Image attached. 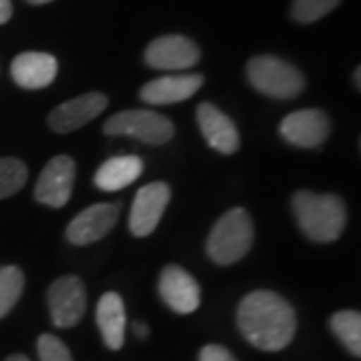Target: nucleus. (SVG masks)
Masks as SVG:
<instances>
[{
  "label": "nucleus",
  "mask_w": 361,
  "mask_h": 361,
  "mask_svg": "<svg viewBox=\"0 0 361 361\" xmlns=\"http://www.w3.org/2000/svg\"><path fill=\"white\" fill-rule=\"evenodd\" d=\"M77 179L75 159L68 155H56L44 165L35 187V199L42 205L61 209L68 203Z\"/></svg>",
  "instance_id": "423d86ee"
},
{
  "label": "nucleus",
  "mask_w": 361,
  "mask_h": 361,
  "mask_svg": "<svg viewBox=\"0 0 361 361\" xmlns=\"http://www.w3.org/2000/svg\"><path fill=\"white\" fill-rule=\"evenodd\" d=\"M199 361H237L231 353L221 345H205L201 349Z\"/></svg>",
  "instance_id": "b1692460"
},
{
  "label": "nucleus",
  "mask_w": 361,
  "mask_h": 361,
  "mask_svg": "<svg viewBox=\"0 0 361 361\" xmlns=\"http://www.w3.org/2000/svg\"><path fill=\"white\" fill-rule=\"evenodd\" d=\"M109 104V99L103 92H87L77 99L59 104L49 115V127L54 133H73L85 127L92 118L103 113Z\"/></svg>",
  "instance_id": "ddd939ff"
},
{
  "label": "nucleus",
  "mask_w": 361,
  "mask_h": 361,
  "mask_svg": "<svg viewBox=\"0 0 361 361\" xmlns=\"http://www.w3.org/2000/svg\"><path fill=\"white\" fill-rule=\"evenodd\" d=\"M121 215L118 203H94L80 211L66 227V239L73 245H90L113 231Z\"/></svg>",
  "instance_id": "1a4fd4ad"
},
{
  "label": "nucleus",
  "mask_w": 361,
  "mask_h": 361,
  "mask_svg": "<svg viewBox=\"0 0 361 361\" xmlns=\"http://www.w3.org/2000/svg\"><path fill=\"white\" fill-rule=\"evenodd\" d=\"M37 349H39L40 361H73L68 348L59 337L51 336V334H42L39 337Z\"/></svg>",
  "instance_id": "5701e85b"
},
{
  "label": "nucleus",
  "mask_w": 361,
  "mask_h": 361,
  "mask_svg": "<svg viewBox=\"0 0 361 361\" xmlns=\"http://www.w3.org/2000/svg\"><path fill=\"white\" fill-rule=\"evenodd\" d=\"M59 73V63L49 52H23L11 65V75L18 87L39 90L52 85Z\"/></svg>",
  "instance_id": "2eb2a0df"
},
{
  "label": "nucleus",
  "mask_w": 361,
  "mask_h": 361,
  "mask_svg": "<svg viewBox=\"0 0 361 361\" xmlns=\"http://www.w3.org/2000/svg\"><path fill=\"white\" fill-rule=\"evenodd\" d=\"M142 169H145V163H142L141 157L137 155H123L106 159L103 165L97 169V173H94V185L101 191H106V193L121 191V189L129 187L133 180H137L141 177Z\"/></svg>",
  "instance_id": "a211bd4d"
},
{
  "label": "nucleus",
  "mask_w": 361,
  "mask_h": 361,
  "mask_svg": "<svg viewBox=\"0 0 361 361\" xmlns=\"http://www.w3.org/2000/svg\"><path fill=\"white\" fill-rule=\"evenodd\" d=\"M30 4H47V2H52V0H26Z\"/></svg>",
  "instance_id": "c85d7f7f"
},
{
  "label": "nucleus",
  "mask_w": 361,
  "mask_h": 361,
  "mask_svg": "<svg viewBox=\"0 0 361 361\" xmlns=\"http://www.w3.org/2000/svg\"><path fill=\"white\" fill-rule=\"evenodd\" d=\"M237 327L247 341L261 351H281L295 337L297 317L283 297L259 289L239 303Z\"/></svg>",
  "instance_id": "f257e3e1"
},
{
  "label": "nucleus",
  "mask_w": 361,
  "mask_h": 361,
  "mask_svg": "<svg viewBox=\"0 0 361 361\" xmlns=\"http://www.w3.org/2000/svg\"><path fill=\"white\" fill-rule=\"evenodd\" d=\"M103 130L104 135H127L149 145H165L175 135V127L167 116L142 109H129L116 113L104 123Z\"/></svg>",
  "instance_id": "39448f33"
},
{
  "label": "nucleus",
  "mask_w": 361,
  "mask_h": 361,
  "mask_svg": "<svg viewBox=\"0 0 361 361\" xmlns=\"http://www.w3.org/2000/svg\"><path fill=\"white\" fill-rule=\"evenodd\" d=\"M199 47L180 35L155 39L145 51V63L157 71H187L199 63Z\"/></svg>",
  "instance_id": "9b49d317"
},
{
  "label": "nucleus",
  "mask_w": 361,
  "mask_h": 361,
  "mask_svg": "<svg viewBox=\"0 0 361 361\" xmlns=\"http://www.w3.org/2000/svg\"><path fill=\"white\" fill-rule=\"evenodd\" d=\"M13 16V4L11 0H0V25L8 23Z\"/></svg>",
  "instance_id": "393cba45"
},
{
  "label": "nucleus",
  "mask_w": 361,
  "mask_h": 361,
  "mask_svg": "<svg viewBox=\"0 0 361 361\" xmlns=\"http://www.w3.org/2000/svg\"><path fill=\"white\" fill-rule=\"evenodd\" d=\"M291 209L299 229L315 243H331L339 239L348 223L345 203L334 193L297 191L291 199Z\"/></svg>",
  "instance_id": "f03ea898"
},
{
  "label": "nucleus",
  "mask_w": 361,
  "mask_h": 361,
  "mask_svg": "<svg viewBox=\"0 0 361 361\" xmlns=\"http://www.w3.org/2000/svg\"><path fill=\"white\" fill-rule=\"evenodd\" d=\"M197 123L209 147L223 155H233L239 151V130L229 116L215 104L201 103L197 106Z\"/></svg>",
  "instance_id": "4468645a"
},
{
  "label": "nucleus",
  "mask_w": 361,
  "mask_h": 361,
  "mask_svg": "<svg viewBox=\"0 0 361 361\" xmlns=\"http://www.w3.org/2000/svg\"><path fill=\"white\" fill-rule=\"evenodd\" d=\"M25 289V275L14 265L0 267V319L6 317L18 303Z\"/></svg>",
  "instance_id": "aec40b11"
},
{
  "label": "nucleus",
  "mask_w": 361,
  "mask_h": 361,
  "mask_svg": "<svg viewBox=\"0 0 361 361\" xmlns=\"http://www.w3.org/2000/svg\"><path fill=\"white\" fill-rule=\"evenodd\" d=\"M171 201V187L163 180L145 185L137 191L130 209L129 229L135 237H147L155 231Z\"/></svg>",
  "instance_id": "6e6552de"
},
{
  "label": "nucleus",
  "mask_w": 361,
  "mask_h": 361,
  "mask_svg": "<svg viewBox=\"0 0 361 361\" xmlns=\"http://www.w3.org/2000/svg\"><path fill=\"white\" fill-rule=\"evenodd\" d=\"M255 227L245 209L235 207L221 217L207 239V255L217 265H233L253 247Z\"/></svg>",
  "instance_id": "7ed1b4c3"
},
{
  "label": "nucleus",
  "mask_w": 361,
  "mask_h": 361,
  "mask_svg": "<svg viewBox=\"0 0 361 361\" xmlns=\"http://www.w3.org/2000/svg\"><path fill=\"white\" fill-rule=\"evenodd\" d=\"M331 329L351 355H361V315L360 311H337L331 317Z\"/></svg>",
  "instance_id": "6ab92c4d"
},
{
  "label": "nucleus",
  "mask_w": 361,
  "mask_h": 361,
  "mask_svg": "<svg viewBox=\"0 0 361 361\" xmlns=\"http://www.w3.org/2000/svg\"><path fill=\"white\" fill-rule=\"evenodd\" d=\"M133 329H135V334H137V336L141 337H147L149 336V327H147V325H145V323H135V325H133Z\"/></svg>",
  "instance_id": "a878e982"
},
{
  "label": "nucleus",
  "mask_w": 361,
  "mask_h": 361,
  "mask_svg": "<svg viewBox=\"0 0 361 361\" xmlns=\"http://www.w3.org/2000/svg\"><path fill=\"white\" fill-rule=\"evenodd\" d=\"M28 169L14 157H2L0 159V199L13 197L26 185Z\"/></svg>",
  "instance_id": "412c9836"
},
{
  "label": "nucleus",
  "mask_w": 361,
  "mask_h": 361,
  "mask_svg": "<svg viewBox=\"0 0 361 361\" xmlns=\"http://www.w3.org/2000/svg\"><path fill=\"white\" fill-rule=\"evenodd\" d=\"M341 0H293L291 16L301 25H311L336 11Z\"/></svg>",
  "instance_id": "4be33fe9"
},
{
  "label": "nucleus",
  "mask_w": 361,
  "mask_h": 361,
  "mask_svg": "<svg viewBox=\"0 0 361 361\" xmlns=\"http://www.w3.org/2000/svg\"><path fill=\"white\" fill-rule=\"evenodd\" d=\"M97 325L101 329L104 345L109 349H121L125 345V329H127V315H125V303L123 297L109 291L99 299L97 305Z\"/></svg>",
  "instance_id": "f3484780"
},
{
  "label": "nucleus",
  "mask_w": 361,
  "mask_h": 361,
  "mask_svg": "<svg viewBox=\"0 0 361 361\" xmlns=\"http://www.w3.org/2000/svg\"><path fill=\"white\" fill-rule=\"evenodd\" d=\"M203 75H167L147 82L141 99L147 104H175L191 99L203 87Z\"/></svg>",
  "instance_id": "dca6fc26"
},
{
  "label": "nucleus",
  "mask_w": 361,
  "mask_h": 361,
  "mask_svg": "<svg viewBox=\"0 0 361 361\" xmlns=\"http://www.w3.org/2000/svg\"><path fill=\"white\" fill-rule=\"evenodd\" d=\"M52 323L61 329L75 327L87 311V289L75 275H65L49 287L47 293Z\"/></svg>",
  "instance_id": "0eeeda50"
},
{
  "label": "nucleus",
  "mask_w": 361,
  "mask_h": 361,
  "mask_svg": "<svg viewBox=\"0 0 361 361\" xmlns=\"http://www.w3.org/2000/svg\"><path fill=\"white\" fill-rule=\"evenodd\" d=\"M159 295L180 315L193 313L201 305V289L189 271L179 265H167L159 277Z\"/></svg>",
  "instance_id": "f8f14e48"
},
{
  "label": "nucleus",
  "mask_w": 361,
  "mask_h": 361,
  "mask_svg": "<svg viewBox=\"0 0 361 361\" xmlns=\"http://www.w3.org/2000/svg\"><path fill=\"white\" fill-rule=\"evenodd\" d=\"M247 78L259 92L281 101L295 99L307 87L303 73L297 66L273 54L253 56L247 63Z\"/></svg>",
  "instance_id": "20e7f679"
},
{
  "label": "nucleus",
  "mask_w": 361,
  "mask_h": 361,
  "mask_svg": "<svg viewBox=\"0 0 361 361\" xmlns=\"http://www.w3.org/2000/svg\"><path fill=\"white\" fill-rule=\"evenodd\" d=\"M355 87H357V89H361V68L360 66L355 68Z\"/></svg>",
  "instance_id": "cd10ccee"
},
{
  "label": "nucleus",
  "mask_w": 361,
  "mask_h": 361,
  "mask_svg": "<svg viewBox=\"0 0 361 361\" xmlns=\"http://www.w3.org/2000/svg\"><path fill=\"white\" fill-rule=\"evenodd\" d=\"M331 121L322 109H303L287 115L279 125L285 141L299 149H315L329 137Z\"/></svg>",
  "instance_id": "9d476101"
},
{
  "label": "nucleus",
  "mask_w": 361,
  "mask_h": 361,
  "mask_svg": "<svg viewBox=\"0 0 361 361\" xmlns=\"http://www.w3.org/2000/svg\"><path fill=\"white\" fill-rule=\"evenodd\" d=\"M6 361H30L26 355H23V353H14V355H11Z\"/></svg>",
  "instance_id": "bb28decb"
}]
</instances>
